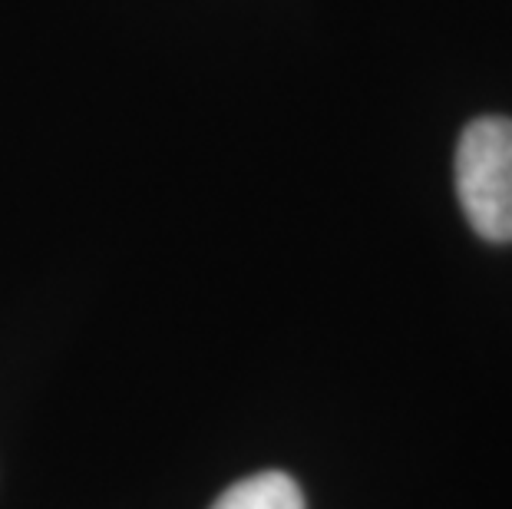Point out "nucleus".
Wrapping results in <instances>:
<instances>
[{
  "instance_id": "f257e3e1",
  "label": "nucleus",
  "mask_w": 512,
  "mask_h": 509,
  "mask_svg": "<svg viewBox=\"0 0 512 509\" xmlns=\"http://www.w3.org/2000/svg\"><path fill=\"white\" fill-rule=\"evenodd\" d=\"M456 196L476 235L512 242V119L483 116L456 146Z\"/></svg>"
},
{
  "instance_id": "f03ea898",
  "label": "nucleus",
  "mask_w": 512,
  "mask_h": 509,
  "mask_svg": "<svg viewBox=\"0 0 512 509\" xmlns=\"http://www.w3.org/2000/svg\"><path fill=\"white\" fill-rule=\"evenodd\" d=\"M212 509H304V496L288 473H255L215 500Z\"/></svg>"
}]
</instances>
